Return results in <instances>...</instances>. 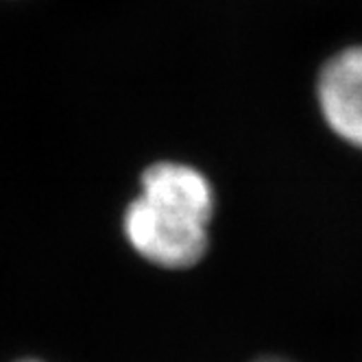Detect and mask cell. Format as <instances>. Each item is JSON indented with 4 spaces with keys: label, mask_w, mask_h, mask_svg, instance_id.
<instances>
[{
    "label": "cell",
    "mask_w": 362,
    "mask_h": 362,
    "mask_svg": "<svg viewBox=\"0 0 362 362\" xmlns=\"http://www.w3.org/2000/svg\"><path fill=\"white\" fill-rule=\"evenodd\" d=\"M214 210L216 194L203 170L175 160L155 162L122 212V234L148 264L184 271L208 253Z\"/></svg>",
    "instance_id": "obj_1"
},
{
    "label": "cell",
    "mask_w": 362,
    "mask_h": 362,
    "mask_svg": "<svg viewBox=\"0 0 362 362\" xmlns=\"http://www.w3.org/2000/svg\"><path fill=\"white\" fill-rule=\"evenodd\" d=\"M315 92L329 132L362 151V44L345 46L325 59Z\"/></svg>",
    "instance_id": "obj_2"
},
{
    "label": "cell",
    "mask_w": 362,
    "mask_h": 362,
    "mask_svg": "<svg viewBox=\"0 0 362 362\" xmlns=\"http://www.w3.org/2000/svg\"><path fill=\"white\" fill-rule=\"evenodd\" d=\"M255 362H291L286 358H262V360H255Z\"/></svg>",
    "instance_id": "obj_3"
},
{
    "label": "cell",
    "mask_w": 362,
    "mask_h": 362,
    "mask_svg": "<svg viewBox=\"0 0 362 362\" xmlns=\"http://www.w3.org/2000/svg\"><path fill=\"white\" fill-rule=\"evenodd\" d=\"M18 362H42V360H35V358H24V360H18Z\"/></svg>",
    "instance_id": "obj_4"
}]
</instances>
